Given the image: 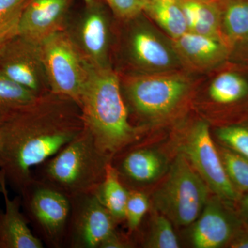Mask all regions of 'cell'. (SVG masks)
I'll list each match as a JSON object with an SVG mask.
<instances>
[{
	"label": "cell",
	"mask_w": 248,
	"mask_h": 248,
	"mask_svg": "<svg viewBox=\"0 0 248 248\" xmlns=\"http://www.w3.org/2000/svg\"><path fill=\"white\" fill-rule=\"evenodd\" d=\"M149 248H178L179 243L173 230L172 222L162 214H157L152 220L149 234L145 242Z\"/></svg>",
	"instance_id": "24"
},
{
	"label": "cell",
	"mask_w": 248,
	"mask_h": 248,
	"mask_svg": "<svg viewBox=\"0 0 248 248\" xmlns=\"http://www.w3.org/2000/svg\"><path fill=\"white\" fill-rule=\"evenodd\" d=\"M205 1H223L225 0H205Z\"/></svg>",
	"instance_id": "35"
},
{
	"label": "cell",
	"mask_w": 248,
	"mask_h": 248,
	"mask_svg": "<svg viewBox=\"0 0 248 248\" xmlns=\"http://www.w3.org/2000/svg\"><path fill=\"white\" fill-rule=\"evenodd\" d=\"M164 163L159 155L149 150H135L124 156L119 174L136 184L153 182L161 174Z\"/></svg>",
	"instance_id": "18"
},
{
	"label": "cell",
	"mask_w": 248,
	"mask_h": 248,
	"mask_svg": "<svg viewBox=\"0 0 248 248\" xmlns=\"http://www.w3.org/2000/svg\"><path fill=\"white\" fill-rule=\"evenodd\" d=\"M139 2L143 6V7H144L146 5L149 4L151 1H153V0H138Z\"/></svg>",
	"instance_id": "33"
},
{
	"label": "cell",
	"mask_w": 248,
	"mask_h": 248,
	"mask_svg": "<svg viewBox=\"0 0 248 248\" xmlns=\"http://www.w3.org/2000/svg\"><path fill=\"white\" fill-rule=\"evenodd\" d=\"M128 192L122 184L118 171L110 161L107 165L105 177L96 195L117 223L125 220Z\"/></svg>",
	"instance_id": "20"
},
{
	"label": "cell",
	"mask_w": 248,
	"mask_h": 248,
	"mask_svg": "<svg viewBox=\"0 0 248 248\" xmlns=\"http://www.w3.org/2000/svg\"><path fill=\"white\" fill-rule=\"evenodd\" d=\"M246 40H248V37H247V39H246Z\"/></svg>",
	"instance_id": "36"
},
{
	"label": "cell",
	"mask_w": 248,
	"mask_h": 248,
	"mask_svg": "<svg viewBox=\"0 0 248 248\" xmlns=\"http://www.w3.org/2000/svg\"><path fill=\"white\" fill-rule=\"evenodd\" d=\"M248 84L241 76L233 73H221L212 81L209 95L214 102L228 104L237 102L246 95Z\"/></svg>",
	"instance_id": "22"
},
{
	"label": "cell",
	"mask_w": 248,
	"mask_h": 248,
	"mask_svg": "<svg viewBox=\"0 0 248 248\" xmlns=\"http://www.w3.org/2000/svg\"><path fill=\"white\" fill-rule=\"evenodd\" d=\"M111 160L99 149L86 125L79 136L53 157L32 170V177L70 199L96 193Z\"/></svg>",
	"instance_id": "3"
},
{
	"label": "cell",
	"mask_w": 248,
	"mask_h": 248,
	"mask_svg": "<svg viewBox=\"0 0 248 248\" xmlns=\"http://www.w3.org/2000/svg\"><path fill=\"white\" fill-rule=\"evenodd\" d=\"M217 136L228 148L248 159V128L240 125L221 127Z\"/></svg>",
	"instance_id": "27"
},
{
	"label": "cell",
	"mask_w": 248,
	"mask_h": 248,
	"mask_svg": "<svg viewBox=\"0 0 248 248\" xmlns=\"http://www.w3.org/2000/svg\"><path fill=\"white\" fill-rule=\"evenodd\" d=\"M193 223L190 240L195 248L222 247L232 236L231 219L217 197L208 199L200 216Z\"/></svg>",
	"instance_id": "14"
},
{
	"label": "cell",
	"mask_w": 248,
	"mask_h": 248,
	"mask_svg": "<svg viewBox=\"0 0 248 248\" xmlns=\"http://www.w3.org/2000/svg\"><path fill=\"white\" fill-rule=\"evenodd\" d=\"M128 241L121 237L116 231L109 236L99 246V248H125L130 247Z\"/></svg>",
	"instance_id": "31"
},
{
	"label": "cell",
	"mask_w": 248,
	"mask_h": 248,
	"mask_svg": "<svg viewBox=\"0 0 248 248\" xmlns=\"http://www.w3.org/2000/svg\"><path fill=\"white\" fill-rule=\"evenodd\" d=\"M27 0H0V25L20 11Z\"/></svg>",
	"instance_id": "30"
},
{
	"label": "cell",
	"mask_w": 248,
	"mask_h": 248,
	"mask_svg": "<svg viewBox=\"0 0 248 248\" xmlns=\"http://www.w3.org/2000/svg\"><path fill=\"white\" fill-rule=\"evenodd\" d=\"M182 153L203 179L209 190L223 200H236L237 191L227 174L208 124L200 122L194 125Z\"/></svg>",
	"instance_id": "9"
},
{
	"label": "cell",
	"mask_w": 248,
	"mask_h": 248,
	"mask_svg": "<svg viewBox=\"0 0 248 248\" xmlns=\"http://www.w3.org/2000/svg\"><path fill=\"white\" fill-rule=\"evenodd\" d=\"M225 2L221 20L225 33L232 41L246 40L248 37V0H231L226 4Z\"/></svg>",
	"instance_id": "23"
},
{
	"label": "cell",
	"mask_w": 248,
	"mask_h": 248,
	"mask_svg": "<svg viewBox=\"0 0 248 248\" xmlns=\"http://www.w3.org/2000/svg\"><path fill=\"white\" fill-rule=\"evenodd\" d=\"M69 3L70 0H27L19 17L18 35L40 45L61 31Z\"/></svg>",
	"instance_id": "10"
},
{
	"label": "cell",
	"mask_w": 248,
	"mask_h": 248,
	"mask_svg": "<svg viewBox=\"0 0 248 248\" xmlns=\"http://www.w3.org/2000/svg\"><path fill=\"white\" fill-rule=\"evenodd\" d=\"M190 81L177 71L146 73L133 77L125 85L129 100L139 114L160 118L172 112L190 89Z\"/></svg>",
	"instance_id": "7"
},
{
	"label": "cell",
	"mask_w": 248,
	"mask_h": 248,
	"mask_svg": "<svg viewBox=\"0 0 248 248\" xmlns=\"http://www.w3.org/2000/svg\"><path fill=\"white\" fill-rule=\"evenodd\" d=\"M208 190L186 155L179 153L167 179L153 195V207L177 226H189L203 211Z\"/></svg>",
	"instance_id": "4"
},
{
	"label": "cell",
	"mask_w": 248,
	"mask_h": 248,
	"mask_svg": "<svg viewBox=\"0 0 248 248\" xmlns=\"http://www.w3.org/2000/svg\"><path fill=\"white\" fill-rule=\"evenodd\" d=\"M225 1L179 0L185 14L188 31L221 39L222 13Z\"/></svg>",
	"instance_id": "16"
},
{
	"label": "cell",
	"mask_w": 248,
	"mask_h": 248,
	"mask_svg": "<svg viewBox=\"0 0 248 248\" xmlns=\"http://www.w3.org/2000/svg\"><path fill=\"white\" fill-rule=\"evenodd\" d=\"M7 184L0 175V192L4 199V210H0V248H43L42 240L31 231L25 214L22 213V199L10 198Z\"/></svg>",
	"instance_id": "12"
},
{
	"label": "cell",
	"mask_w": 248,
	"mask_h": 248,
	"mask_svg": "<svg viewBox=\"0 0 248 248\" xmlns=\"http://www.w3.org/2000/svg\"><path fill=\"white\" fill-rule=\"evenodd\" d=\"M71 201L65 247L99 248L115 231V218L96 193L77 196Z\"/></svg>",
	"instance_id": "8"
},
{
	"label": "cell",
	"mask_w": 248,
	"mask_h": 248,
	"mask_svg": "<svg viewBox=\"0 0 248 248\" xmlns=\"http://www.w3.org/2000/svg\"><path fill=\"white\" fill-rule=\"evenodd\" d=\"M43 68L38 46L14 37L0 56V71L40 96V71Z\"/></svg>",
	"instance_id": "11"
},
{
	"label": "cell",
	"mask_w": 248,
	"mask_h": 248,
	"mask_svg": "<svg viewBox=\"0 0 248 248\" xmlns=\"http://www.w3.org/2000/svg\"><path fill=\"white\" fill-rule=\"evenodd\" d=\"M149 207L146 194L138 190H129L125 213L129 232H133L138 230Z\"/></svg>",
	"instance_id": "26"
},
{
	"label": "cell",
	"mask_w": 248,
	"mask_h": 248,
	"mask_svg": "<svg viewBox=\"0 0 248 248\" xmlns=\"http://www.w3.org/2000/svg\"><path fill=\"white\" fill-rule=\"evenodd\" d=\"M80 109L70 98L40 96L0 125V175L17 194L32 179V170L82 133Z\"/></svg>",
	"instance_id": "1"
},
{
	"label": "cell",
	"mask_w": 248,
	"mask_h": 248,
	"mask_svg": "<svg viewBox=\"0 0 248 248\" xmlns=\"http://www.w3.org/2000/svg\"><path fill=\"white\" fill-rule=\"evenodd\" d=\"M38 48L52 93L70 98L79 105L87 78L88 62L73 41L60 31L45 39Z\"/></svg>",
	"instance_id": "6"
},
{
	"label": "cell",
	"mask_w": 248,
	"mask_h": 248,
	"mask_svg": "<svg viewBox=\"0 0 248 248\" xmlns=\"http://www.w3.org/2000/svg\"><path fill=\"white\" fill-rule=\"evenodd\" d=\"M18 195L24 213L44 244L52 248L65 247L71 199L33 177Z\"/></svg>",
	"instance_id": "5"
},
{
	"label": "cell",
	"mask_w": 248,
	"mask_h": 248,
	"mask_svg": "<svg viewBox=\"0 0 248 248\" xmlns=\"http://www.w3.org/2000/svg\"><path fill=\"white\" fill-rule=\"evenodd\" d=\"M22 9L0 25V56L9 42L18 35V23Z\"/></svg>",
	"instance_id": "29"
},
{
	"label": "cell",
	"mask_w": 248,
	"mask_h": 248,
	"mask_svg": "<svg viewBox=\"0 0 248 248\" xmlns=\"http://www.w3.org/2000/svg\"><path fill=\"white\" fill-rule=\"evenodd\" d=\"M146 13L172 40L188 31L185 14L179 0H153L143 7Z\"/></svg>",
	"instance_id": "19"
},
{
	"label": "cell",
	"mask_w": 248,
	"mask_h": 248,
	"mask_svg": "<svg viewBox=\"0 0 248 248\" xmlns=\"http://www.w3.org/2000/svg\"><path fill=\"white\" fill-rule=\"evenodd\" d=\"M132 53L135 61L149 73L177 71L182 62L171 46L148 29L134 32L131 40Z\"/></svg>",
	"instance_id": "13"
},
{
	"label": "cell",
	"mask_w": 248,
	"mask_h": 248,
	"mask_svg": "<svg viewBox=\"0 0 248 248\" xmlns=\"http://www.w3.org/2000/svg\"><path fill=\"white\" fill-rule=\"evenodd\" d=\"M40 97L0 71V125L30 107Z\"/></svg>",
	"instance_id": "21"
},
{
	"label": "cell",
	"mask_w": 248,
	"mask_h": 248,
	"mask_svg": "<svg viewBox=\"0 0 248 248\" xmlns=\"http://www.w3.org/2000/svg\"><path fill=\"white\" fill-rule=\"evenodd\" d=\"M114 14L120 18L130 19L143 12V6L138 0H105Z\"/></svg>",
	"instance_id": "28"
},
{
	"label": "cell",
	"mask_w": 248,
	"mask_h": 248,
	"mask_svg": "<svg viewBox=\"0 0 248 248\" xmlns=\"http://www.w3.org/2000/svg\"><path fill=\"white\" fill-rule=\"evenodd\" d=\"M243 206H244V210H246V213L248 214V193L246 196V197H245L244 202H243Z\"/></svg>",
	"instance_id": "32"
},
{
	"label": "cell",
	"mask_w": 248,
	"mask_h": 248,
	"mask_svg": "<svg viewBox=\"0 0 248 248\" xmlns=\"http://www.w3.org/2000/svg\"><path fill=\"white\" fill-rule=\"evenodd\" d=\"M230 180L235 188L248 190V159L228 148L218 151Z\"/></svg>",
	"instance_id": "25"
},
{
	"label": "cell",
	"mask_w": 248,
	"mask_h": 248,
	"mask_svg": "<svg viewBox=\"0 0 248 248\" xmlns=\"http://www.w3.org/2000/svg\"><path fill=\"white\" fill-rule=\"evenodd\" d=\"M79 37L90 63L106 66L108 32L107 19L101 11L94 10L86 15L80 29Z\"/></svg>",
	"instance_id": "17"
},
{
	"label": "cell",
	"mask_w": 248,
	"mask_h": 248,
	"mask_svg": "<svg viewBox=\"0 0 248 248\" xmlns=\"http://www.w3.org/2000/svg\"><path fill=\"white\" fill-rule=\"evenodd\" d=\"M172 45L182 63L197 69L211 68L221 61L226 53L222 39L190 31L172 40Z\"/></svg>",
	"instance_id": "15"
},
{
	"label": "cell",
	"mask_w": 248,
	"mask_h": 248,
	"mask_svg": "<svg viewBox=\"0 0 248 248\" xmlns=\"http://www.w3.org/2000/svg\"><path fill=\"white\" fill-rule=\"evenodd\" d=\"M84 1L86 4L93 5L94 4V3L97 2V1H99V0H84Z\"/></svg>",
	"instance_id": "34"
},
{
	"label": "cell",
	"mask_w": 248,
	"mask_h": 248,
	"mask_svg": "<svg viewBox=\"0 0 248 248\" xmlns=\"http://www.w3.org/2000/svg\"><path fill=\"white\" fill-rule=\"evenodd\" d=\"M87 71L79 107L98 148L112 159L138 141L140 130L129 122L120 80L115 72L107 66L90 62Z\"/></svg>",
	"instance_id": "2"
}]
</instances>
